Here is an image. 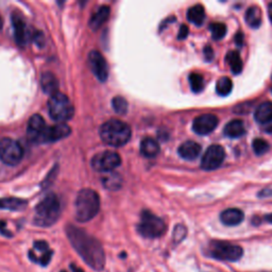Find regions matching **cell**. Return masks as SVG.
<instances>
[{
	"label": "cell",
	"mask_w": 272,
	"mask_h": 272,
	"mask_svg": "<svg viewBox=\"0 0 272 272\" xmlns=\"http://www.w3.org/2000/svg\"><path fill=\"white\" fill-rule=\"evenodd\" d=\"M110 16V8L106 6H101L98 8L96 11L94 12L90 19H89V27L93 30H97L99 29L103 23L108 20Z\"/></svg>",
	"instance_id": "cell-18"
},
{
	"label": "cell",
	"mask_w": 272,
	"mask_h": 272,
	"mask_svg": "<svg viewBox=\"0 0 272 272\" xmlns=\"http://www.w3.org/2000/svg\"><path fill=\"white\" fill-rule=\"evenodd\" d=\"M203 52H204V56H205L207 62H210L213 58H214V50L211 49L210 46H206L204 48V50H203Z\"/></svg>",
	"instance_id": "cell-36"
},
{
	"label": "cell",
	"mask_w": 272,
	"mask_h": 272,
	"mask_svg": "<svg viewBox=\"0 0 272 272\" xmlns=\"http://www.w3.org/2000/svg\"><path fill=\"white\" fill-rule=\"evenodd\" d=\"M88 65L93 74L96 76V78L101 81L105 82L109 77V68L108 63L105 58L99 51H90L88 54Z\"/></svg>",
	"instance_id": "cell-11"
},
{
	"label": "cell",
	"mask_w": 272,
	"mask_h": 272,
	"mask_svg": "<svg viewBox=\"0 0 272 272\" xmlns=\"http://www.w3.org/2000/svg\"><path fill=\"white\" fill-rule=\"evenodd\" d=\"M62 272H66V271H62Z\"/></svg>",
	"instance_id": "cell-46"
},
{
	"label": "cell",
	"mask_w": 272,
	"mask_h": 272,
	"mask_svg": "<svg viewBox=\"0 0 272 272\" xmlns=\"http://www.w3.org/2000/svg\"><path fill=\"white\" fill-rule=\"evenodd\" d=\"M265 220L269 223H272V214H269V215H266L265 216Z\"/></svg>",
	"instance_id": "cell-44"
},
{
	"label": "cell",
	"mask_w": 272,
	"mask_h": 272,
	"mask_svg": "<svg viewBox=\"0 0 272 272\" xmlns=\"http://www.w3.org/2000/svg\"><path fill=\"white\" fill-rule=\"evenodd\" d=\"M112 106H113L114 111L119 115H124L128 111V102L125 98H123L120 96H117V97L113 98Z\"/></svg>",
	"instance_id": "cell-32"
},
{
	"label": "cell",
	"mask_w": 272,
	"mask_h": 272,
	"mask_svg": "<svg viewBox=\"0 0 272 272\" xmlns=\"http://www.w3.org/2000/svg\"><path fill=\"white\" fill-rule=\"evenodd\" d=\"M12 23L14 28V38L19 46H26L30 40V32L23 18L20 15L12 14Z\"/></svg>",
	"instance_id": "cell-15"
},
{
	"label": "cell",
	"mask_w": 272,
	"mask_h": 272,
	"mask_svg": "<svg viewBox=\"0 0 272 272\" xmlns=\"http://www.w3.org/2000/svg\"><path fill=\"white\" fill-rule=\"evenodd\" d=\"M188 32H189V29L186 25H182L181 28H180V31H179V35H178V39L179 40H184L188 37Z\"/></svg>",
	"instance_id": "cell-37"
},
{
	"label": "cell",
	"mask_w": 272,
	"mask_h": 272,
	"mask_svg": "<svg viewBox=\"0 0 272 272\" xmlns=\"http://www.w3.org/2000/svg\"><path fill=\"white\" fill-rule=\"evenodd\" d=\"M0 232H2L4 235L11 236V233L6 230V223L5 222H0Z\"/></svg>",
	"instance_id": "cell-41"
},
{
	"label": "cell",
	"mask_w": 272,
	"mask_h": 272,
	"mask_svg": "<svg viewBox=\"0 0 272 272\" xmlns=\"http://www.w3.org/2000/svg\"><path fill=\"white\" fill-rule=\"evenodd\" d=\"M233 88V82L228 77L220 78L216 83V92L220 96H228L232 92Z\"/></svg>",
	"instance_id": "cell-27"
},
{
	"label": "cell",
	"mask_w": 272,
	"mask_h": 272,
	"mask_svg": "<svg viewBox=\"0 0 272 272\" xmlns=\"http://www.w3.org/2000/svg\"><path fill=\"white\" fill-rule=\"evenodd\" d=\"M41 84L42 88L46 94H49L53 96L54 94L57 93L58 89V82L55 76L52 73H44L41 78Z\"/></svg>",
	"instance_id": "cell-21"
},
{
	"label": "cell",
	"mask_w": 272,
	"mask_h": 272,
	"mask_svg": "<svg viewBox=\"0 0 272 272\" xmlns=\"http://www.w3.org/2000/svg\"><path fill=\"white\" fill-rule=\"evenodd\" d=\"M34 249L37 250V251H39V252H41L42 254L50 250V249H49L48 244H47V243L44 241V240L35 241V244H34Z\"/></svg>",
	"instance_id": "cell-34"
},
{
	"label": "cell",
	"mask_w": 272,
	"mask_h": 272,
	"mask_svg": "<svg viewBox=\"0 0 272 272\" xmlns=\"http://www.w3.org/2000/svg\"><path fill=\"white\" fill-rule=\"evenodd\" d=\"M227 62L229 63L232 73L235 75H238L241 73L243 70V61H241V57L238 51L236 50H232L229 51L227 53Z\"/></svg>",
	"instance_id": "cell-26"
},
{
	"label": "cell",
	"mask_w": 272,
	"mask_h": 272,
	"mask_svg": "<svg viewBox=\"0 0 272 272\" xmlns=\"http://www.w3.org/2000/svg\"><path fill=\"white\" fill-rule=\"evenodd\" d=\"M123 184V180L120 178L119 174L117 173H112L111 175L105 176L103 179V185L105 188L110 189V191H117L119 189Z\"/></svg>",
	"instance_id": "cell-28"
},
{
	"label": "cell",
	"mask_w": 272,
	"mask_h": 272,
	"mask_svg": "<svg viewBox=\"0 0 272 272\" xmlns=\"http://www.w3.org/2000/svg\"><path fill=\"white\" fill-rule=\"evenodd\" d=\"M226 158V151L220 145H211L204 152L201 161V168L205 171H213L219 168Z\"/></svg>",
	"instance_id": "cell-10"
},
{
	"label": "cell",
	"mask_w": 272,
	"mask_h": 272,
	"mask_svg": "<svg viewBox=\"0 0 272 272\" xmlns=\"http://www.w3.org/2000/svg\"><path fill=\"white\" fill-rule=\"evenodd\" d=\"M255 120L261 124L266 125L272 119V102H264L257 106L254 113Z\"/></svg>",
	"instance_id": "cell-22"
},
{
	"label": "cell",
	"mask_w": 272,
	"mask_h": 272,
	"mask_svg": "<svg viewBox=\"0 0 272 272\" xmlns=\"http://www.w3.org/2000/svg\"><path fill=\"white\" fill-rule=\"evenodd\" d=\"M33 39H34V41H35V43H37V45L38 46H40V47H42L43 45H44V43H45V39H44V35H43V33H35L34 34V37H33Z\"/></svg>",
	"instance_id": "cell-38"
},
{
	"label": "cell",
	"mask_w": 272,
	"mask_h": 272,
	"mask_svg": "<svg viewBox=\"0 0 272 272\" xmlns=\"http://www.w3.org/2000/svg\"><path fill=\"white\" fill-rule=\"evenodd\" d=\"M137 229L139 234L146 238H159L166 232V224L163 219L152 214L151 211L144 210L141 213Z\"/></svg>",
	"instance_id": "cell-7"
},
{
	"label": "cell",
	"mask_w": 272,
	"mask_h": 272,
	"mask_svg": "<svg viewBox=\"0 0 272 272\" xmlns=\"http://www.w3.org/2000/svg\"><path fill=\"white\" fill-rule=\"evenodd\" d=\"M189 83H191V87H192V90L196 94L202 92L203 90V87H204V80H203V77L199 75V74H196V73H193L189 75Z\"/></svg>",
	"instance_id": "cell-30"
},
{
	"label": "cell",
	"mask_w": 272,
	"mask_h": 272,
	"mask_svg": "<svg viewBox=\"0 0 272 272\" xmlns=\"http://www.w3.org/2000/svg\"><path fill=\"white\" fill-rule=\"evenodd\" d=\"M48 110L50 117L58 124H64L72 119L75 113L73 103L70 102L66 95L61 93H56L50 97L48 101Z\"/></svg>",
	"instance_id": "cell-5"
},
{
	"label": "cell",
	"mask_w": 272,
	"mask_h": 272,
	"mask_svg": "<svg viewBox=\"0 0 272 272\" xmlns=\"http://www.w3.org/2000/svg\"><path fill=\"white\" fill-rule=\"evenodd\" d=\"M70 267H72V271L73 272H84L81 268H78L76 265H72Z\"/></svg>",
	"instance_id": "cell-42"
},
{
	"label": "cell",
	"mask_w": 272,
	"mask_h": 272,
	"mask_svg": "<svg viewBox=\"0 0 272 272\" xmlns=\"http://www.w3.org/2000/svg\"><path fill=\"white\" fill-rule=\"evenodd\" d=\"M122 163L118 153L114 151H105L96 155L92 159V167L99 172H110L116 169Z\"/></svg>",
	"instance_id": "cell-9"
},
{
	"label": "cell",
	"mask_w": 272,
	"mask_h": 272,
	"mask_svg": "<svg viewBox=\"0 0 272 272\" xmlns=\"http://www.w3.org/2000/svg\"><path fill=\"white\" fill-rule=\"evenodd\" d=\"M61 215V203L58 198L49 194L35 207L34 223L39 227H50L55 223Z\"/></svg>",
	"instance_id": "cell-4"
},
{
	"label": "cell",
	"mask_w": 272,
	"mask_h": 272,
	"mask_svg": "<svg viewBox=\"0 0 272 272\" xmlns=\"http://www.w3.org/2000/svg\"><path fill=\"white\" fill-rule=\"evenodd\" d=\"M187 18L196 26H202L205 20V10L202 5H196L187 12Z\"/></svg>",
	"instance_id": "cell-23"
},
{
	"label": "cell",
	"mask_w": 272,
	"mask_h": 272,
	"mask_svg": "<svg viewBox=\"0 0 272 272\" xmlns=\"http://www.w3.org/2000/svg\"><path fill=\"white\" fill-rule=\"evenodd\" d=\"M70 133H72V130L65 124H57L52 127H47L40 140V144L53 143V141L67 137Z\"/></svg>",
	"instance_id": "cell-13"
},
{
	"label": "cell",
	"mask_w": 272,
	"mask_h": 272,
	"mask_svg": "<svg viewBox=\"0 0 272 272\" xmlns=\"http://www.w3.org/2000/svg\"><path fill=\"white\" fill-rule=\"evenodd\" d=\"M140 152L146 158H156L160 153V145L156 139L146 137L140 143Z\"/></svg>",
	"instance_id": "cell-20"
},
{
	"label": "cell",
	"mask_w": 272,
	"mask_h": 272,
	"mask_svg": "<svg viewBox=\"0 0 272 272\" xmlns=\"http://www.w3.org/2000/svg\"><path fill=\"white\" fill-rule=\"evenodd\" d=\"M246 22L251 28H258L262 25V12L258 7H250L246 12Z\"/></svg>",
	"instance_id": "cell-24"
},
{
	"label": "cell",
	"mask_w": 272,
	"mask_h": 272,
	"mask_svg": "<svg viewBox=\"0 0 272 272\" xmlns=\"http://www.w3.org/2000/svg\"><path fill=\"white\" fill-rule=\"evenodd\" d=\"M27 205L26 201L18 198H5L0 199V209H10V210H19L25 208Z\"/></svg>",
	"instance_id": "cell-25"
},
{
	"label": "cell",
	"mask_w": 272,
	"mask_h": 272,
	"mask_svg": "<svg viewBox=\"0 0 272 272\" xmlns=\"http://www.w3.org/2000/svg\"><path fill=\"white\" fill-rule=\"evenodd\" d=\"M66 233L70 244L83 261L94 270H102L105 264V255L101 244L84 230L75 226H68Z\"/></svg>",
	"instance_id": "cell-1"
},
{
	"label": "cell",
	"mask_w": 272,
	"mask_h": 272,
	"mask_svg": "<svg viewBox=\"0 0 272 272\" xmlns=\"http://www.w3.org/2000/svg\"><path fill=\"white\" fill-rule=\"evenodd\" d=\"M218 126V118L213 114H202L195 118L193 123L194 132L199 135H207Z\"/></svg>",
	"instance_id": "cell-12"
},
{
	"label": "cell",
	"mask_w": 272,
	"mask_h": 272,
	"mask_svg": "<svg viewBox=\"0 0 272 272\" xmlns=\"http://www.w3.org/2000/svg\"><path fill=\"white\" fill-rule=\"evenodd\" d=\"M252 148H253V151L256 156H263L269 150L270 146L268 144V141H266L265 139L256 138L253 140Z\"/></svg>",
	"instance_id": "cell-31"
},
{
	"label": "cell",
	"mask_w": 272,
	"mask_h": 272,
	"mask_svg": "<svg viewBox=\"0 0 272 272\" xmlns=\"http://www.w3.org/2000/svg\"><path fill=\"white\" fill-rule=\"evenodd\" d=\"M2 25H3V21H2V18H0V29H2Z\"/></svg>",
	"instance_id": "cell-45"
},
{
	"label": "cell",
	"mask_w": 272,
	"mask_h": 272,
	"mask_svg": "<svg viewBox=\"0 0 272 272\" xmlns=\"http://www.w3.org/2000/svg\"><path fill=\"white\" fill-rule=\"evenodd\" d=\"M235 43L236 45H237L238 47H241L243 46V43H244V35H243V32H237L235 35Z\"/></svg>",
	"instance_id": "cell-39"
},
{
	"label": "cell",
	"mask_w": 272,
	"mask_h": 272,
	"mask_svg": "<svg viewBox=\"0 0 272 272\" xmlns=\"http://www.w3.org/2000/svg\"><path fill=\"white\" fill-rule=\"evenodd\" d=\"M223 133L230 138H238L246 134L245 124L239 119H234L226 125Z\"/></svg>",
	"instance_id": "cell-19"
},
{
	"label": "cell",
	"mask_w": 272,
	"mask_h": 272,
	"mask_svg": "<svg viewBox=\"0 0 272 272\" xmlns=\"http://www.w3.org/2000/svg\"><path fill=\"white\" fill-rule=\"evenodd\" d=\"M208 252L213 258L224 262H237L244 255L240 246L219 240L210 241Z\"/></svg>",
	"instance_id": "cell-6"
},
{
	"label": "cell",
	"mask_w": 272,
	"mask_h": 272,
	"mask_svg": "<svg viewBox=\"0 0 272 272\" xmlns=\"http://www.w3.org/2000/svg\"><path fill=\"white\" fill-rule=\"evenodd\" d=\"M99 134L103 143L106 145L122 147L131 138V129L128 124L122 120L111 119L101 126Z\"/></svg>",
	"instance_id": "cell-2"
},
{
	"label": "cell",
	"mask_w": 272,
	"mask_h": 272,
	"mask_svg": "<svg viewBox=\"0 0 272 272\" xmlns=\"http://www.w3.org/2000/svg\"><path fill=\"white\" fill-rule=\"evenodd\" d=\"M46 124L44 118L41 115L35 114L33 115L28 123V129H27V133L28 137L30 140H32L33 143H39L40 140L45 132L46 130Z\"/></svg>",
	"instance_id": "cell-14"
},
{
	"label": "cell",
	"mask_w": 272,
	"mask_h": 272,
	"mask_svg": "<svg viewBox=\"0 0 272 272\" xmlns=\"http://www.w3.org/2000/svg\"><path fill=\"white\" fill-rule=\"evenodd\" d=\"M201 151H202V148H201V146L198 143H196V141H193V140L185 141V143H183L180 146V148L178 150L180 157L184 160H187V161L196 160L200 156Z\"/></svg>",
	"instance_id": "cell-17"
},
{
	"label": "cell",
	"mask_w": 272,
	"mask_h": 272,
	"mask_svg": "<svg viewBox=\"0 0 272 272\" xmlns=\"http://www.w3.org/2000/svg\"><path fill=\"white\" fill-rule=\"evenodd\" d=\"M244 211L238 208H228L220 214V220L223 224L229 227L238 226L244 221Z\"/></svg>",
	"instance_id": "cell-16"
},
{
	"label": "cell",
	"mask_w": 272,
	"mask_h": 272,
	"mask_svg": "<svg viewBox=\"0 0 272 272\" xmlns=\"http://www.w3.org/2000/svg\"><path fill=\"white\" fill-rule=\"evenodd\" d=\"M23 157V150L18 141L12 138L0 140V160L9 166H15Z\"/></svg>",
	"instance_id": "cell-8"
},
{
	"label": "cell",
	"mask_w": 272,
	"mask_h": 272,
	"mask_svg": "<svg viewBox=\"0 0 272 272\" xmlns=\"http://www.w3.org/2000/svg\"><path fill=\"white\" fill-rule=\"evenodd\" d=\"M264 130H265V132L272 134V119L268 122L266 125H264Z\"/></svg>",
	"instance_id": "cell-40"
},
{
	"label": "cell",
	"mask_w": 272,
	"mask_h": 272,
	"mask_svg": "<svg viewBox=\"0 0 272 272\" xmlns=\"http://www.w3.org/2000/svg\"><path fill=\"white\" fill-rule=\"evenodd\" d=\"M209 30L211 33V38L215 41L222 40L227 34V27L224 23L221 22H214L209 25Z\"/></svg>",
	"instance_id": "cell-29"
},
{
	"label": "cell",
	"mask_w": 272,
	"mask_h": 272,
	"mask_svg": "<svg viewBox=\"0 0 272 272\" xmlns=\"http://www.w3.org/2000/svg\"><path fill=\"white\" fill-rule=\"evenodd\" d=\"M52 251L49 250V251H47L45 253H43L40 257H39V263L42 265V266H47L49 264L50 262V259H51V256H52Z\"/></svg>",
	"instance_id": "cell-35"
},
{
	"label": "cell",
	"mask_w": 272,
	"mask_h": 272,
	"mask_svg": "<svg viewBox=\"0 0 272 272\" xmlns=\"http://www.w3.org/2000/svg\"><path fill=\"white\" fill-rule=\"evenodd\" d=\"M186 234H187L186 228L183 224H178L173 231V241L175 244H180L186 237Z\"/></svg>",
	"instance_id": "cell-33"
},
{
	"label": "cell",
	"mask_w": 272,
	"mask_h": 272,
	"mask_svg": "<svg viewBox=\"0 0 272 272\" xmlns=\"http://www.w3.org/2000/svg\"><path fill=\"white\" fill-rule=\"evenodd\" d=\"M100 208V200L98 194L93 189L85 188L79 192L76 203L75 213L76 219L80 222H87L98 214Z\"/></svg>",
	"instance_id": "cell-3"
},
{
	"label": "cell",
	"mask_w": 272,
	"mask_h": 272,
	"mask_svg": "<svg viewBox=\"0 0 272 272\" xmlns=\"http://www.w3.org/2000/svg\"><path fill=\"white\" fill-rule=\"evenodd\" d=\"M268 14H269V18H270V20L272 22V4H270L269 7H268Z\"/></svg>",
	"instance_id": "cell-43"
}]
</instances>
